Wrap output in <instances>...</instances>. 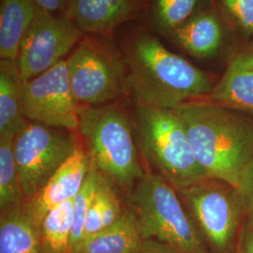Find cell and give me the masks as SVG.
<instances>
[{"instance_id":"obj_8","label":"cell","mask_w":253,"mask_h":253,"mask_svg":"<svg viewBox=\"0 0 253 253\" xmlns=\"http://www.w3.org/2000/svg\"><path fill=\"white\" fill-rule=\"evenodd\" d=\"M78 146L72 131L27 120L13 138L26 203L44 187Z\"/></svg>"},{"instance_id":"obj_28","label":"cell","mask_w":253,"mask_h":253,"mask_svg":"<svg viewBox=\"0 0 253 253\" xmlns=\"http://www.w3.org/2000/svg\"><path fill=\"white\" fill-rule=\"evenodd\" d=\"M139 253H178L168 245L163 244L156 240H144Z\"/></svg>"},{"instance_id":"obj_30","label":"cell","mask_w":253,"mask_h":253,"mask_svg":"<svg viewBox=\"0 0 253 253\" xmlns=\"http://www.w3.org/2000/svg\"><path fill=\"white\" fill-rule=\"evenodd\" d=\"M139 2H145V0H138Z\"/></svg>"},{"instance_id":"obj_23","label":"cell","mask_w":253,"mask_h":253,"mask_svg":"<svg viewBox=\"0 0 253 253\" xmlns=\"http://www.w3.org/2000/svg\"><path fill=\"white\" fill-rule=\"evenodd\" d=\"M102 174L92 164L88 174L78 194L73 199V225L71 235V251L80 243L84 228L95 192L100 184Z\"/></svg>"},{"instance_id":"obj_10","label":"cell","mask_w":253,"mask_h":253,"mask_svg":"<svg viewBox=\"0 0 253 253\" xmlns=\"http://www.w3.org/2000/svg\"><path fill=\"white\" fill-rule=\"evenodd\" d=\"M79 107L73 96L66 59L25 82L24 113L29 121L70 131L77 130Z\"/></svg>"},{"instance_id":"obj_11","label":"cell","mask_w":253,"mask_h":253,"mask_svg":"<svg viewBox=\"0 0 253 253\" xmlns=\"http://www.w3.org/2000/svg\"><path fill=\"white\" fill-rule=\"evenodd\" d=\"M90 167L88 156L84 147L79 145L44 187L27 201L25 205L40 225L54 208L74 199L81 190Z\"/></svg>"},{"instance_id":"obj_25","label":"cell","mask_w":253,"mask_h":253,"mask_svg":"<svg viewBox=\"0 0 253 253\" xmlns=\"http://www.w3.org/2000/svg\"><path fill=\"white\" fill-rule=\"evenodd\" d=\"M236 189L244 202L246 214L253 215V159L241 173Z\"/></svg>"},{"instance_id":"obj_12","label":"cell","mask_w":253,"mask_h":253,"mask_svg":"<svg viewBox=\"0 0 253 253\" xmlns=\"http://www.w3.org/2000/svg\"><path fill=\"white\" fill-rule=\"evenodd\" d=\"M138 9V0H67L66 12L84 34L109 37Z\"/></svg>"},{"instance_id":"obj_29","label":"cell","mask_w":253,"mask_h":253,"mask_svg":"<svg viewBox=\"0 0 253 253\" xmlns=\"http://www.w3.org/2000/svg\"><path fill=\"white\" fill-rule=\"evenodd\" d=\"M235 253H241V251H240V249L238 248V246L236 247V252H235Z\"/></svg>"},{"instance_id":"obj_20","label":"cell","mask_w":253,"mask_h":253,"mask_svg":"<svg viewBox=\"0 0 253 253\" xmlns=\"http://www.w3.org/2000/svg\"><path fill=\"white\" fill-rule=\"evenodd\" d=\"M73 200L54 208L41 224L42 253H71Z\"/></svg>"},{"instance_id":"obj_16","label":"cell","mask_w":253,"mask_h":253,"mask_svg":"<svg viewBox=\"0 0 253 253\" xmlns=\"http://www.w3.org/2000/svg\"><path fill=\"white\" fill-rule=\"evenodd\" d=\"M143 243L134 216L126 207L117 223L82 240L71 253H139Z\"/></svg>"},{"instance_id":"obj_21","label":"cell","mask_w":253,"mask_h":253,"mask_svg":"<svg viewBox=\"0 0 253 253\" xmlns=\"http://www.w3.org/2000/svg\"><path fill=\"white\" fill-rule=\"evenodd\" d=\"M26 204L13 152V139H0V213Z\"/></svg>"},{"instance_id":"obj_14","label":"cell","mask_w":253,"mask_h":253,"mask_svg":"<svg viewBox=\"0 0 253 253\" xmlns=\"http://www.w3.org/2000/svg\"><path fill=\"white\" fill-rule=\"evenodd\" d=\"M24 87L17 61L0 59V139H13L27 122Z\"/></svg>"},{"instance_id":"obj_4","label":"cell","mask_w":253,"mask_h":253,"mask_svg":"<svg viewBox=\"0 0 253 253\" xmlns=\"http://www.w3.org/2000/svg\"><path fill=\"white\" fill-rule=\"evenodd\" d=\"M126 196L144 240L168 245L178 253H212L176 190L156 172H147Z\"/></svg>"},{"instance_id":"obj_15","label":"cell","mask_w":253,"mask_h":253,"mask_svg":"<svg viewBox=\"0 0 253 253\" xmlns=\"http://www.w3.org/2000/svg\"><path fill=\"white\" fill-rule=\"evenodd\" d=\"M0 253H42L41 225L25 204L0 213Z\"/></svg>"},{"instance_id":"obj_5","label":"cell","mask_w":253,"mask_h":253,"mask_svg":"<svg viewBox=\"0 0 253 253\" xmlns=\"http://www.w3.org/2000/svg\"><path fill=\"white\" fill-rule=\"evenodd\" d=\"M133 122L142 153L156 173L175 190L208 178L196 160L185 126L172 109L136 103Z\"/></svg>"},{"instance_id":"obj_1","label":"cell","mask_w":253,"mask_h":253,"mask_svg":"<svg viewBox=\"0 0 253 253\" xmlns=\"http://www.w3.org/2000/svg\"><path fill=\"white\" fill-rule=\"evenodd\" d=\"M121 50L136 103L174 109L207 99L215 85L208 73L173 54L145 31L126 38Z\"/></svg>"},{"instance_id":"obj_22","label":"cell","mask_w":253,"mask_h":253,"mask_svg":"<svg viewBox=\"0 0 253 253\" xmlns=\"http://www.w3.org/2000/svg\"><path fill=\"white\" fill-rule=\"evenodd\" d=\"M198 0H155L152 18L163 32L172 33L192 17Z\"/></svg>"},{"instance_id":"obj_13","label":"cell","mask_w":253,"mask_h":253,"mask_svg":"<svg viewBox=\"0 0 253 253\" xmlns=\"http://www.w3.org/2000/svg\"><path fill=\"white\" fill-rule=\"evenodd\" d=\"M253 118V52L235 55L206 99Z\"/></svg>"},{"instance_id":"obj_19","label":"cell","mask_w":253,"mask_h":253,"mask_svg":"<svg viewBox=\"0 0 253 253\" xmlns=\"http://www.w3.org/2000/svg\"><path fill=\"white\" fill-rule=\"evenodd\" d=\"M117 189L105 176H101L86 217L82 240L106 230L123 217L126 208L122 206Z\"/></svg>"},{"instance_id":"obj_18","label":"cell","mask_w":253,"mask_h":253,"mask_svg":"<svg viewBox=\"0 0 253 253\" xmlns=\"http://www.w3.org/2000/svg\"><path fill=\"white\" fill-rule=\"evenodd\" d=\"M172 34L184 50L198 58L214 55L222 42L220 24L217 17L209 12H201L192 16Z\"/></svg>"},{"instance_id":"obj_27","label":"cell","mask_w":253,"mask_h":253,"mask_svg":"<svg viewBox=\"0 0 253 253\" xmlns=\"http://www.w3.org/2000/svg\"><path fill=\"white\" fill-rule=\"evenodd\" d=\"M37 7L50 13H61L66 11L67 0H33Z\"/></svg>"},{"instance_id":"obj_3","label":"cell","mask_w":253,"mask_h":253,"mask_svg":"<svg viewBox=\"0 0 253 253\" xmlns=\"http://www.w3.org/2000/svg\"><path fill=\"white\" fill-rule=\"evenodd\" d=\"M79 131L91 164L127 194L146 172L142 167L133 118L117 102L79 107Z\"/></svg>"},{"instance_id":"obj_6","label":"cell","mask_w":253,"mask_h":253,"mask_svg":"<svg viewBox=\"0 0 253 253\" xmlns=\"http://www.w3.org/2000/svg\"><path fill=\"white\" fill-rule=\"evenodd\" d=\"M66 60L79 106L114 103L130 93L122 50L108 37L84 35Z\"/></svg>"},{"instance_id":"obj_24","label":"cell","mask_w":253,"mask_h":253,"mask_svg":"<svg viewBox=\"0 0 253 253\" xmlns=\"http://www.w3.org/2000/svg\"><path fill=\"white\" fill-rule=\"evenodd\" d=\"M244 30L253 33V0H221Z\"/></svg>"},{"instance_id":"obj_7","label":"cell","mask_w":253,"mask_h":253,"mask_svg":"<svg viewBox=\"0 0 253 253\" xmlns=\"http://www.w3.org/2000/svg\"><path fill=\"white\" fill-rule=\"evenodd\" d=\"M176 191L210 252L235 253L246 218L238 190L208 177Z\"/></svg>"},{"instance_id":"obj_9","label":"cell","mask_w":253,"mask_h":253,"mask_svg":"<svg viewBox=\"0 0 253 253\" xmlns=\"http://www.w3.org/2000/svg\"><path fill=\"white\" fill-rule=\"evenodd\" d=\"M84 35L66 11L55 14L37 8L19 49L17 65L23 81H29L65 60Z\"/></svg>"},{"instance_id":"obj_17","label":"cell","mask_w":253,"mask_h":253,"mask_svg":"<svg viewBox=\"0 0 253 253\" xmlns=\"http://www.w3.org/2000/svg\"><path fill=\"white\" fill-rule=\"evenodd\" d=\"M33 0H1L0 6V59L17 61L19 49L35 18Z\"/></svg>"},{"instance_id":"obj_26","label":"cell","mask_w":253,"mask_h":253,"mask_svg":"<svg viewBox=\"0 0 253 253\" xmlns=\"http://www.w3.org/2000/svg\"><path fill=\"white\" fill-rule=\"evenodd\" d=\"M237 246L241 253H253V215L252 214H246Z\"/></svg>"},{"instance_id":"obj_2","label":"cell","mask_w":253,"mask_h":253,"mask_svg":"<svg viewBox=\"0 0 253 253\" xmlns=\"http://www.w3.org/2000/svg\"><path fill=\"white\" fill-rule=\"evenodd\" d=\"M172 110L208 177L237 188L241 173L253 159V118L206 99Z\"/></svg>"}]
</instances>
